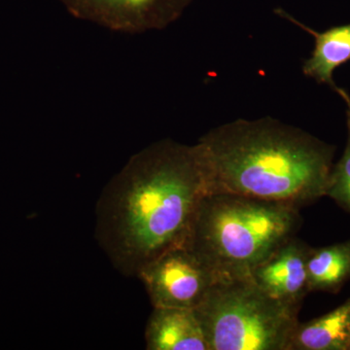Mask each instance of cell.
I'll list each match as a JSON object with an SVG mask.
<instances>
[{"label":"cell","mask_w":350,"mask_h":350,"mask_svg":"<svg viewBox=\"0 0 350 350\" xmlns=\"http://www.w3.org/2000/svg\"><path fill=\"white\" fill-rule=\"evenodd\" d=\"M209 194L211 170L200 142L149 145L103 189L96 204V241L122 275L137 276L165 250L183 244Z\"/></svg>","instance_id":"obj_1"},{"label":"cell","mask_w":350,"mask_h":350,"mask_svg":"<svg viewBox=\"0 0 350 350\" xmlns=\"http://www.w3.org/2000/svg\"><path fill=\"white\" fill-rule=\"evenodd\" d=\"M211 194L229 193L301 208L325 197L335 147L278 120L239 119L200 138Z\"/></svg>","instance_id":"obj_2"},{"label":"cell","mask_w":350,"mask_h":350,"mask_svg":"<svg viewBox=\"0 0 350 350\" xmlns=\"http://www.w3.org/2000/svg\"><path fill=\"white\" fill-rule=\"evenodd\" d=\"M299 211L282 202L213 193L200 202L183 244L218 280L250 278L294 238L301 222Z\"/></svg>","instance_id":"obj_3"},{"label":"cell","mask_w":350,"mask_h":350,"mask_svg":"<svg viewBox=\"0 0 350 350\" xmlns=\"http://www.w3.org/2000/svg\"><path fill=\"white\" fill-rule=\"evenodd\" d=\"M300 308L269 296L250 276L217 280L194 310L209 350H289Z\"/></svg>","instance_id":"obj_4"},{"label":"cell","mask_w":350,"mask_h":350,"mask_svg":"<svg viewBox=\"0 0 350 350\" xmlns=\"http://www.w3.org/2000/svg\"><path fill=\"white\" fill-rule=\"evenodd\" d=\"M154 308L194 310L217 278L184 244L165 250L137 273Z\"/></svg>","instance_id":"obj_5"},{"label":"cell","mask_w":350,"mask_h":350,"mask_svg":"<svg viewBox=\"0 0 350 350\" xmlns=\"http://www.w3.org/2000/svg\"><path fill=\"white\" fill-rule=\"evenodd\" d=\"M78 19L125 33L160 31L181 17L193 0H59Z\"/></svg>","instance_id":"obj_6"},{"label":"cell","mask_w":350,"mask_h":350,"mask_svg":"<svg viewBox=\"0 0 350 350\" xmlns=\"http://www.w3.org/2000/svg\"><path fill=\"white\" fill-rule=\"evenodd\" d=\"M312 250L294 237L258 265L251 278L276 300L301 306L310 293L306 266Z\"/></svg>","instance_id":"obj_7"},{"label":"cell","mask_w":350,"mask_h":350,"mask_svg":"<svg viewBox=\"0 0 350 350\" xmlns=\"http://www.w3.org/2000/svg\"><path fill=\"white\" fill-rule=\"evenodd\" d=\"M148 350H209L194 310L154 308L145 331Z\"/></svg>","instance_id":"obj_8"},{"label":"cell","mask_w":350,"mask_h":350,"mask_svg":"<svg viewBox=\"0 0 350 350\" xmlns=\"http://www.w3.org/2000/svg\"><path fill=\"white\" fill-rule=\"evenodd\" d=\"M275 12L314 38V49L304 63L303 73L319 84L328 85L336 91L338 86L334 81V72L350 61V24L319 32L299 22L282 8L275 9Z\"/></svg>","instance_id":"obj_9"},{"label":"cell","mask_w":350,"mask_h":350,"mask_svg":"<svg viewBox=\"0 0 350 350\" xmlns=\"http://www.w3.org/2000/svg\"><path fill=\"white\" fill-rule=\"evenodd\" d=\"M289 350H350V299L319 319L299 323Z\"/></svg>","instance_id":"obj_10"},{"label":"cell","mask_w":350,"mask_h":350,"mask_svg":"<svg viewBox=\"0 0 350 350\" xmlns=\"http://www.w3.org/2000/svg\"><path fill=\"white\" fill-rule=\"evenodd\" d=\"M306 269L310 292L338 293L350 280V241L312 248Z\"/></svg>","instance_id":"obj_11"},{"label":"cell","mask_w":350,"mask_h":350,"mask_svg":"<svg viewBox=\"0 0 350 350\" xmlns=\"http://www.w3.org/2000/svg\"><path fill=\"white\" fill-rule=\"evenodd\" d=\"M325 197L331 198L350 213V139L347 140V147L342 158L333 165Z\"/></svg>","instance_id":"obj_12"},{"label":"cell","mask_w":350,"mask_h":350,"mask_svg":"<svg viewBox=\"0 0 350 350\" xmlns=\"http://www.w3.org/2000/svg\"><path fill=\"white\" fill-rule=\"evenodd\" d=\"M336 92L342 96V100L347 103V128H349V138L350 139V96L344 89H340V88L338 87L337 89H336Z\"/></svg>","instance_id":"obj_13"}]
</instances>
